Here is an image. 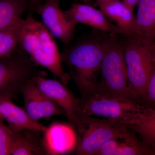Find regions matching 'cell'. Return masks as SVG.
Wrapping results in <instances>:
<instances>
[{"mask_svg": "<svg viewBox=\"0 0 155 155\" xmlns=\"http://www.w3.org/2000/svg\"><path fill=\"white\" fill-rule=\"evenodd\" d=\"M19 41V46L35 65L46 69L67 85L70 78L63 68L55 37L32 14L21 19Z\"/></svg>", "mask_w": 155, "mask_h": 155, "instance_id": "obj_1", "label": "cell"}, {"mask_svg": "<svg viewBox=\"0 0 155 155\" xmlns=\"http://www.w3.org/2000/svg\"><path fill=\"white\" fill-rule=\"evenodd\" d=\"M105 44L106 38L81 39L61 52L62 63L68 67L70 79L78 89L81 98L96 90Z\"/></svg>", "mask_w": 155, "mask_h": 155, "instance_id": "obj_2", "label": "cell"}, {"mask_svg": "<svg viewBox=\"0 0 155 155\" xmlns=\"http://www.w3.org/2000/svg\"><path fill=\"white\" fill-rule=\"evenodd\" d=\"M80 98L82 112L86 117L101 116L129 129L155 112L139 102L109 96L97 91Z\"/></svg>", "mask_w": 155, "mask_h": 155, "instance_id": "obj_3", "label": "cell"}, {"mask_svg": "<svg viewBox=\"0 0 155 155\" xmlns=\"http://www.w3.org/2000/svg\"><path fill=\"white\" fill-rule=\"evenodd\" d=\"M116 35L110 33L106 38L100 70L101 78L96 91L109 96L141 103L129 85L122 45L118 41Z\"/></svg>", "mask_w": 155, "mask_h": 155, "instance_id": "obj_4", "label": "cell"}, {"mask_svg": "<svg viewBox=\"0 0 155 155\" xmlns=\"http://www.w3.org/2000/svg\"><path fill=\"white\" fill-rule=\"evenodd\" d=\"M127 37L122 45L127 78L130 88L141 102L155 68L154 43L136 35Z\"/></svg>", "mask_w": 155, "mask_h": 155, "instance_id": "obj_5", "label": "cell"}, {"mask_svg": "<svg viewBox=\"0 0 155 155\" xmlns=\"http://www.w3.org/2000/svg\"><path fill=\"white\" fill-rule=\"evenodd\" d=\"M18 46L10 55L0 59V97L16 99L28 81L47 76Z\"/></svg>", "mask_w": 155, "mask_h": 155, "instance_id": "obj_6", "label": "cell"}, {"mask_svg": "<svg viewBox=\"0 0 155 155\" xmlns=\"http://www.w3.org/2000/svg\"><path fill=\"white\" fill-rule=\"evenodd\" d=\"M40 89L55 102L63 110L70 126L77 132L78 137L88 124L89 117L84 115L81 100L60 80L49 79L45 76L32 78Z\"/></svg>", "mask_w": 155, "mask_h": 155, "instance_id": "obj_7", "label": "cell"}, {"mask_svg": "<svg viewBox=\"0 0 155 155\" xmlns=\"http://www.w3.org/2000/svg\"><path fill=\"white\" fill-rule=\"evenodd\" d=\"M130 129L115 121L95 119L91 116L83 133L78 140L75 153L95 155L108 140L123 137Z\"/></svg>", "mask_w": 155, "mask_h": 155, "instance_id": "obj_8", "label": "cell"}, {"mask_svg": "<svg viewBox=\"0 0 155 155\" xmlns=\"http://www.w3.org/2000/svg\"><path fill=\"white\" fill-rule=\"evenodd\" d=\"M35 12L40 16L42 23L55 37L65 45L72 41L77 24L68 19L61 10L60 0H45Z\"/></svg>", "mask_w": 155, "mask_h": 155, "instance_id": "obj_9", "label": "cell"}, {"mask_svg": "<svg viewBox=\"0 0 155 155\" xmlns=\"http://www.w3.org/2000/svg\"><path fill=\"white\" fill-rule=\"evenodd\" d=\"M24 109L34 120L55 116H65L64 111L57 103L48 96L31 80L28 81L22 89Z\"/></svg>", "mask_w": 155, "mask_h": 155, "instance_id": "obj_10", "label": "cell"}, {"mask_svg": "<svg viewBox=\"0 0 155 155\" xmlns=\"http://www.w3.org/2000/svg\"><path fill=\"white\" fill-rule=\"evenodd\" d=\"M68 19L76 24L82 23L103 32L121 34L119 28L101 11L89 4L74 3L64 11Z\"/></svg>", "mask_w": 155, "mask_h": 155, "instance_id": "obj_11", "label": "cell"}, {"mask_svg": "<svg viewBox=\"0 0 155 155\" xmlns=\"http://www.w3.org/2000/svg\"><path fill=\"white\" fill-rule=\"evenodd\" d=\"M0 115L8 123L9 128L16 133L25 130L44 132L47 129L46 126L31 119L11 98L0 97Z\"/></svg>", "mask_w": 155, "mask_h": 155, "instance_id": "obj_12", "label": "cell"}, {"mask_svg": "<svg viewBox=\"0 0 155 155\" xmlns=\"http://www.w3.org/2000/svg\"><path fill=\"white\" fill-rule=\"evenodd\" d=\"M109 20L115 22L121 34L126 36L133 35L135 30V16L120 0H106L95 2Z\"/></svg>", "mask_w": 155, "mask_h": 155, "instance_id": "obj_13", "label": "cell"}, {"mask_svg": "<svg viewBox=\"0 0 155 155\" xmlns=\"http://www.w3.org/2000/svg\"><path fill=\"white\" fill-rule=\"evenodd\" d=\"M133 35L153 41L155 38V0H139Z\"/></svg>", "mask_w": 155, "mask_h": 155, "instance_id": "obj_14", "label": "cell"}, {"mask_svg": "<svg viewBox=\"0 0 155 155\" xmlns=\"http://www.w3.org/2000/svg\"><path fill=\"white\" fill-rule=\"evenodd\" d=\"M44 132L25 130L16 133L11 155H45Z\"/></svg>", "mask_w": 155, "mask_h": 155, "instance_id": "obj_15", "label": "cell"}, {"mask_svg": "<svg viewBox=\"0 0 155 155\" xmlns=\"http://www.w3.org/2000/svg\"><path fill=\"white\" fill-rule=\"evenodd\" d=\"M113 155H153L150 148L133 130L111 140Z\"/></svg>", "mask_w": 155, "mask_h": 155, "instance_id": "obj_16", "label": "cell"}, {"mask_svg": "<svg viewBox=\"0 0 155 155\" xmlns=\"http://www.w3.org/2000/svg\"><path fill=\"white\" fill-rule=\"evenodd\" d=\"M56 122L50 125L43 133L44 143L47 155L63 154L69 149L67 137L64 133L68 126Z\"/></svg>", "mask_w": 155, "mask_h": 155, "instance_id": "obj_17", "label": "cell"}, {"mask_svg": "<svg viewBox=\"0 0 155 155\" xmlns=\"http://www.w3.org/2000/svg\"><path fill=\"white\" fill-rule=\"evenodd\" d=\"M27 8L26 0H0V31L18 23Z\"/></svg>", "mask_w": 155, "mask_h": 155, "instance_id": "obj_18", "label": "cell"}, {"mask_svg": "<svg viewBox=\"0 0 155 155\" xmlns=\"http://www.w3.org/2000/svg\"><path fill=\"white\" fill-rule=\"evenodd\" d=\"M20 21L9 28L0 31V59L10 55L18 48Z\"/></svg>", "mask_w": 155, "mask_h": 155, "instance_id": "obj_19", "label": "cell"}, {"mask_svg": "<svg viewBox=\"0 0 155 155\" xmlns=\"http://www.w3.org/2000/svg\"><path fill=\"white\" fill-rule=\"evenodd\" d=\"M130 129L136 133L155 155V112Z\"/></svg>", "mask_w": 155, "mask_h": 155, "instance_id": "obj_20", "label": "cell"}, {"mask_svg": "<svg viewBox=\"0 0 155 155\" xmlns=\"http://www.w3.org/2000/svg\"><path fill=\"white\" fill-rule=\"evenodd\" d=\"M0 121V155H11L16 133Z\"/></svg>", "mask_w": 155, "mask_h": 155, "instance_id": "obj_21", "label": "cell"}, {"mask_svg": "<svg viewBox=\"0 0 155 155\" xmlns=\"http://www.w3.org/2000/svg\"><path fill=\"white\" fill-rule=\"evenodd\" d=\"M141 102L147 107L155 110V68L147 84Z\"/></svg>", "mask_w": 155, "mask_h": 155, "instance_id": "obj_22", "label": "cell"}, {"mask_svg": "<svg viewBox=\"0 0 155 155\" xmlns=\"http://www.w3.org/2000/svg\"><path fill=\"white\" fill-rule=\"evenodd\" d=\"M45 1V0H26L28 5L27 11L29 13L28 14H32L37 7L43 2Z\"/></svg>", "mask_w": 155, "mask_h": 155, "instance_id": "obj_23", "label": "cell"}, {"mask_svg": "<svg viewBox=\"0 0 155 155\" xmlns=\"http://www.w3.org/2000/svg\"><path fill=\"white\" fill-rule=\"evenodd\" d=\"M139 0H123L122 2L131 11H134V8L137 5Z\"/></svg>", "mask_w": 155, "mask_h": 155, "instance_id": "obj_24", "label": "cell"}, {"mask_svg": "<svg viewBox=\"0 0 155 155\" xmlns=\"http://www.w3.org/2000/svg\"><path fill=\"white\" fill-rule=\"evenodd\" d=\"M82 1L84 2L85 4H89V5L90 3L91 2L92 0H82Z\"/></svg>", "mask_w": 155, "mask_h": 155, "instance_id": "obj_25", "label": "cell"}, {"mask_svg": "<svg viewBox=\"0 0 155 155\" xmlns=\"http://www.w3.org/2000/svg\"><path fill=\"white\" fill-rule=\"evenodd\" d=\"M4 119H3L2 117V116H1V115H0V121H4Z\"/></svg>", "mask_w": 155, "mask_h": 155, "instance_id": "obj_26", "label": "cell"}, {"mask_svg": "<svg viewBox=\"0 0 155 155\" xmlns=\"http://www.w3.org/2000/svg\"><path fill=\"white\" fill-rule=\"evenodd\" d=\"M106 1V0H96L95 2H101V1Z\"/></svg>", "mask_w": 155, "mask_h": 155, "instance_id": "obj_27", "label": "cell"}, {"mask_svg": "<svg viewBox=\"0 0 155 155\" xmlns=\"http://www.w3.org/2000/svg\"><path fill=\"white\" fill-rule=\"evenodd\" d=\"M153 41H154V44H155V38H154V39Z\"/></svg>", "mask_w": 155, "mask_h": 155, "instance_id": "obj_28", "label": "cell"}]
</instances>
